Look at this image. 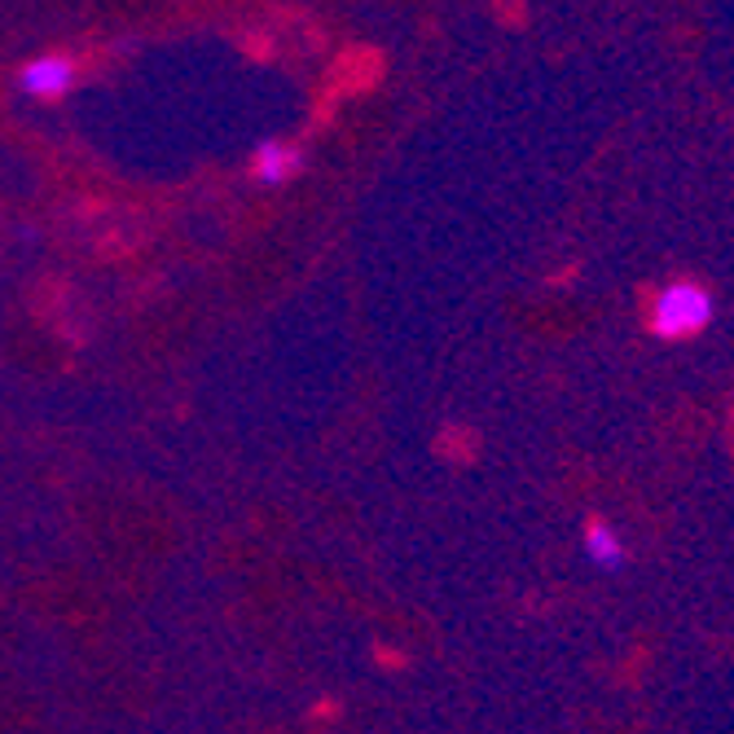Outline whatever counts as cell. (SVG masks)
Instances as JSON below:
<instances>
[{
  "mask_svg": "<svg viewBox=\"0 0 734 734\" xmlns=\"http://www.w3.org/2000/svg\"><path fill=\"white\" fill-rule=\"evenodd\" d=\"M716 303L703 286L695 282H673L660 290L655 308H651V330L660 339H686V334H699L708 321H712Z\"/></svg>",
  "mask_w": 734,
  "mask_h": 734,
  "instance_id": "6da1fadb",
  "label": "cell"
},
{
  "mask_svg": "<svg viewBox=\"0 0 734 734\" xmlns=\"http://www.w3.org/2000/svg\"><path fill=\"white\" fill-rule=\"evenodd\" d=\"M585 554H589L603 572H620V567L629 563V554H624L620 537H616L607 524H589V532H585Z\"/></svg>",
  "mask_w": 734,
  "mask_h": 734,
  "instance_id": "277c9868",
  "label": "cell"
},
{
  "mask_svg": "<svg viewBox=\"0 0 734 734\" xmlns=\"http://www.w3.org/2000/svg\"><path fill=\"white\" fill-rule=\"evenodd\" d=\"M19 84H23V93H32V98H41V102H54V98H62V93L76 84V67H71L67 58L49 54V58L27 62L23 76H19Z\"/></svg>",
  "mask_w": 734,
  "mask_h": 734,
  "instance_id": "7a4b0ae2",
  "label": "cell"
},
{
  "mask_svg": "<svg viewBox=\"0 0 734 734\" xmlns=\"http://www.w3.org/2000/svg\"><path fill=\"white\" fill-rule=\"evenodd\" d=\"M299 168H303V154L286 141H264L255 150V181L260 185H286Z\"/></svg>",
  "mask_w": 734,
  "mask_h": 734,
  "instance_id": "3957f363",
  "label": "cell"
}]
</instances>
